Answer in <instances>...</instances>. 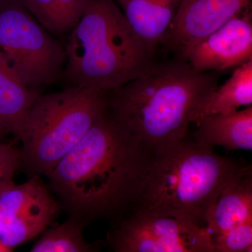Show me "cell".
<instances>
[{
	"label": "cell",
	"instance_id": "5b68a950",
	"mask_svg": "<svg viewBox=\"0 0 252 252\" xmlns=\"http://www.w3.org/2000/svg\"><path fill=\"white\" fill-rule=\"evenodd\" d=\"M107 97V91L79 86L40 94L18 137L22 164L31 173L47 177L104 112Z\"/></svg>",
	"mask_w": 252,
	"mask_h": 252
},
{
	"label": "cell",
	"instance_id": "9c48e42d",
	"mask_svg": "<svg viewBox=\"0 0 252 252\" xmlns=\"http://www.w3.org/2000/svg\"><path fill=\"white\" fill-rule=\"evenodd\" d=\"M197 72H217L252 60V13L249 7L181 55Z\"/></svg>",
	"mask_w": 252,
	"mask_h": 252
},
{
	"label": "cell",
	"instance_id": "e0dca14e",
	"mask_svg": "<svg viewBox=\"0 0 252 252\" xmlns=\"http://www.w3.org/2000/svg\"><path fill=\"white\" fill-rule=\"evenodd\" d=\"M86 225L69 217L65 222L45 230L31 252H91L96 248L87 243L83 235Z\"/></svg>",
	"mask_w": 252,
	"mask_h": 252
},
{
	"label": "cell",
	"instance_id": "2e32d148",
	"mask_svg": "<svg viewBox=\"0 0 252 252\" xmlns=\"http://www.w3.org/2000/svg\"><path fill=\"white\" fill-rule=\"evenodd\" d=\"M90 1L23 0V2L44 29L61 35L72 31Z\"/></svg>",
	"mask_w": 252,
	"mask_h": 252
},
{
	"label": "cell",
	"instance_id": "6da1fadb",
	"mask_svg": "<svg viewBox=\"0 0 252 252\" xmlns=\"http://www.w3.org/2000/svg\"><path fill=\"white\" fill-rule=\"evenodd\" d=\"M154 147L119 125L107 110L47 176L69 217L86 225L120 220L140 196Z\"/></svg>",
	"mask_w": 252,
	"mask_h": 252
},
{
	"label": "cell",
	"instance_id": "5bb4252c",
	"mask_svg": "<svg viewBox=\"0 0 252 252\" xmlns=\"http://www.w3.org/2000/svg\"><path fill=\"white\" fill-rule=\"evenodd\" d=\"M193 134L198 143L213 149L220 146L230 150H252V107L225 114L203 118Z\"/></svg>",
	"mask_w": 252,
	"mask_h": 252
},
{
	"label": "cell",
	"instance_id": "7a4b0ae2",
	"mask_svg": "<svg viewBox=\"0 0 252 252\" xmlns=\"http://www.w3.org/2000/svg\"><path fill=\"white\" fill-rule=\"evenodd\" d=\"M218 81L215 73L197 72L181 58L156 63L144 75L107 91L106 110L123 128L156 148L187 137L189 124Z\"/></svg>",
	"mask_w": 252,
	"mask_h": 252
},
{
	"label": "cell",
	"instance_id": "d6986e66",
	"mask_svg": "<svg viewBox=\"0 0 252 252\" xmlns=\"http://www.w3.org/2000/svg\"><path fill=\"white\" fill-rule=\"evenodd\" d=\"M21 164V150L11 144H0V191L14 185L13 178Z\"/></svg>",
	"mask_w": 252,
	"mask_h": 252
},
{
	"label": "cell",
	"instance_id": "3957f363",
	"mask_svg": "<svg viewBox=\"0 0 252 252\" xmlns=\"http://www.w3.org/2000/svg\"><path fill=\"white\" fill-rule=\"evenodd\" d=\"M245 167L187 137L157 146L140 196L129 212L206 226L207 212Z\"/></svg>",
	"mask_w": 252,
	"mask_h": 252
},
{
	"label": "cell",
	"instance_id": "9a60e30c",
	"mask_svg": "<svg viewBox=\"0 0 252 252\" xmlns=\"http://www.w3.org/2000/svg\"><path fill=\"white\" fill-rule=\"evenodd\" d=\"M252 104V60L235 69L231 77L208 97L197 113L194 123L215 114H230Z\"/></svg>",
	"mask_w": 252,
	"mask_h": 252
},
{
	"label": "cell",
	"instance_id": "ba28073f",
	"mask_svg": "<svg viewBox=\"0 0 252 252\" xmlns=\"http://www.w3.org/2000/svg\"><path fill=\"white\" fill-rule=\"evenodd\" d=\"M60 203L37 175L0 191V245L12 249L44 233L59 215Z\"/></svg>",
	"mask_w": 252,
	"mask_h": 252
},
{
	"label": "cell",
	"instance_id": "ac0fdd59",
	"mask_svg": "<svg viewBox=\"0 0 252 252\" xmlns=\"http://www.w3.org/2000/svg\"><path fill=\"white\" fill-rule=\"evenodd\" d=\"M215 252H252V222L212 239Z\"/></svg>",
	"mask_w": 252,
	"mask_h": 252
},
{
	"label": "cell",
	"instance_id": "7c38bea8",
	"mask_svg": "<svg viewBox=\"0 0 252 252\" xmlns=\"http://www.w3.org/2000/svg\"><path fill=\"white\" fill-rule=\"evenodd\" d=\"M127 22L154 55L162 45L182 0H114Z\"/></svg>",
	"mask_w": 252,
	"mask_h": 252
},
{
	"label": "cell",
	"instance_id": "52a82bcc",
	"mask_svg": "<svg viewBox=\"0 0 252 252\" xmlns=\"http://www.w3.org/2000/svg\"><path fill=\"white\" fill-rule=\"evenodd\" d=\"M109 233L117 252H215L206 226L172 217L129 212Z\"/></svg>",
	"mask_w": 252,
	"mask_h": 252
},
{
	"label": "cell",
	"instance_id": "ffe728a7",
	"mask_svg": "<svg viewBox=\"0 0 252 252\" xmlns=\"http://www.w3.org/2000/svg\"><path fill=\"white\" fill-rule=\"evenodd\" d=\"M5 135H6V134L5 133L4 131L1 129V127H0V140H1Z\"/></svg>",
	"mask_w": 252,
	"mask_h": 252
},
{
	"label": "cell",
	"instance_id": "4fadbf2b",
	"mask_svg": "<svg viewBox=\"0 0 252 252\" xmlns=\"http://www.w3.org/2000/svg\"><path fill=\"white\" fill-rule=\"evenodd\" d=\"M40 94L25 84L0 52V127L5 133L20 137L28 111Z\"/></svg>",
	"mask_w": 252,
	"mask_h": 252
},
{
	"label": "cell",
	"instance_id": "8992f818",
	"mask_svg": "<svg viewBox=\"0 0 252 252\" xmlns=\"http://www.w3.org/2000/svg\"><path fill=\"white\" fill-rule=\"evenodd\" d=\"M0 52L33 89L59 80L66 61L65 50L35 21L23 0H0Z\"/></svg>",
	"mask_w": 252,
	"mask_h": 252
},
{
	"label": "cell",
	"instance_id": "8fae6325",
	"mask_svg": "<svg viewBox=\"0 0 252 252\" xmlns=\"http://www.w3.org/2000/svg\"><path fill=\"white\" fill-rule=\"evenodd\" d=\"M250 222H252V175L251 166L248 165L225 186L207 212L206 227L213 239Z\"/></svg>",
	"mask_w": 252,
	"mask_h": 252
},
{
	"label": "cell",
	"instance_id": "30bf717a",
	"mask_svg": "<svg viewBox=\"0 0 252 252\" xmlns=\"http://www.w3.org/2000/svg\"><path fill=\"white\" fill-rule=\"evenodd\" d=\"M252 0H182L162 45L178 57L249 7Z\"/></svg>",
	"mask_w": 252,
	"mask_h": 252
},
{
	"label": "cell",
	"instance_id": "277c9868",
	"mask_svg": "<svg viewBox=\"0 0 252 252\" xmlns=\"http://www.w3.org/2000/svg\"><path fill=\"white\" fill-rule=\"evenodd\" d=\"M62 75L71 86L117 89L149 72L156 62L114 0H91L66 46Z\"/></svg>",
	"mask_w": 252,
	"mask_h": 252
}]
</instances>
